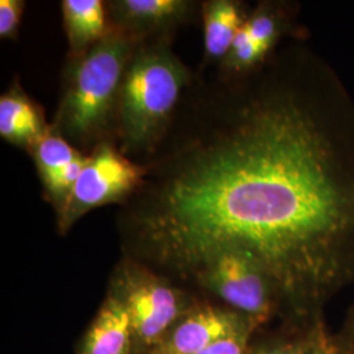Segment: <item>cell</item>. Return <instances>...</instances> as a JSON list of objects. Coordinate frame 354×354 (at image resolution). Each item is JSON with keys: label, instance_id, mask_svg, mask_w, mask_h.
Listing matches in <instances>:
<instances>
[{"label": "cell", "instance_id": "obj_15", "mask_svg": "<svg viewBox=\"0 0 354 354\" xmlns=\"http://www.w3.org/2000/svg\"><path fill=\"white\" fill-rule=\"evenodd\" d=\"M323 324L324 320H319L314 324L306 326L294 336L264 342L252 351H248V354H310Z\"/></svg>", "mask_w": 354, "mask_h": 354}, {"label": "cell", "instance_id": "obj_12", "mask_svg": "<svg viewBox=\"0 0 354 354\" xmlns=\"http://www.w3.org/2000/svg\"><path fill=\"white\" fill-rule=\"evenodd\" d=\"M298 6L291 1H260L241 26L244 35L259 48L273 54L285 38H304L297 24Z\"/></svg>", "mask_w": 354, "mask_h": 354}, {"label": "cell", "instance_id": "obj_2", "mask_svg": "<svg viewBox=\"0 0 354 354\" xmlns=\"http://www.w3.org/2000/svg\"><path fill=\"white\" fill-rule=\"evenodd\" d=\"M193 80V73L171 49L169 37L140 42L114 112L113 142L120 151L146 165L163 143Z\"/></svg>", "mask_w": 354, "mask_h": 354}, {"label": "cell", "instance_id": "obj_1", "mask_svg": "<svg viewBox=\"0 0 354 354\" xmlns=\"http://www.w3.org/2000/svg\"><path fill=\"white\" fill-rule=\"evenodd\" d=\"M121 225L178 274L251 256L279 310L313 324L354 283V99L304 38L244 74L194 77Z\"/></svg>", "mask_w": 354, "mask_h": 354}, {"label": "cell", "instance_id": "obj_16", "mask_svg": "<svg viewBox=\"0 0 354 354\" xmlns=\"http://www.w3.org/2000/svg\"><path fill=\"white\" fill-rule=\"evenodd\" d=\"M26 1L23 0H1L0 1V38L15 39L17 37Z\"/></svg>", "mask_w": 354, "mask_h": 354}, {"label": "cell", "instance_id": "obj_11", "mask_svg": "<svg viewBox=\"0 0 354 354\" xmlns=\"http://www.w3.org/2000/svg\"><path fill=\"white\" fill-rule=\"evenodd\" d=\"M133 329L127 308L113 294L108 295L91 323L79 354H130Z\"/></svg>", "mask_w": 354, "mask_h": 354}, {"label": "cell", "instance_id": "obj_3", "mask_svg": "<svg viewBox=\"0 0 354 354\" xmlns=\"http://www.w3.org/2000/svg\"><path fill=\"white\" fill-rule=\"evenodd\" d=\"M140 42L111 28L86 54L70 58L50 125L83 153L113 142L114 112L127 64Z\"/></svg>", "mask_w": 354, "mask_h": 354}, {"label": "cell", "instance_id": "obj_14", "mask_svg": "<svg viewBox=\"0 0 354 354\" xmlns=\"http://www.w3.org/2000/svg\"><path fill=\"white\" fill-rule=\"evenodd\" d=\"M29 153L35 160L39 180L59 172L83 155V152L64 140L51 125L48 133L30 149Z\"/></svg>", "mask_w": 354, "mask_h": 354}, {"label": "cell", "instance_id": "obj_4", "mask_svg": "<svg viewBox=\"0 0 354 354\" xmlns=\"http://www.w3.org/2000/svg\"><path fill=\"white\" fill-rule=\"evenodd\" d=\"M109 292L127 308L133 329V348L138 352H151L189 311L183 291L133 259L117 266Z\"/></svg>", "mask_w": 354, "mask_h": 354}, {"label": "cell", "instance_id": "obj_5", "mask_svg": "<svg viewBox=\"0 0 354 354\" xmlns=\"http://www.w3.org/2000/svg\"><path fill=\"white\" fill-rule=\"evenodd\" d=\"M149 165L137 163L120 151L112 140L102 142L87 155L86 165L57 213V230L68 232L84 215L105 205L122 203L140 189Z\"/></svg>", "mask_w": 354, "mask_h": 354}, {"label": "cell", "instance_id": "obj_10", "mask_svg": "<svg viewBox=\"0 0 354 354\" xmlns=\"http://www.w3.org/2000/svg\"><path fill=\"white\" fill-rule=\"evenodd\" d=\"M250 10L241 0H209L203 4V64H222Z\"/></svg>", "mask_w": 354, "mask_h": 354}, {"label": "cell", "instance_id": "obj_17", "mask_svg": "<svg viewBox=\"0 0 354 354\" xmlns=\"http://www.w3.org/2000/svg\"><path fill=\"white\" fill-rule=\"evenodd\" d=\"M253 330L256 329H247L241 333L228 336L226 339L215 342L198 354H248V342Z\"/></svg>", "mask_w": 354, "mask_h": 354}, {"label": "cell", "instance_id": "obj_9", "mask_svg": "<svg viewBox=\"0 0 354 354\" xmlns=\"http://www.w3.org/2000/svg\"><path fill=\"white\" fill-rule=\"evenodd\" d=\"M49 127L39 104L26 95L19 80H13L0 96V137L29 152Z\"/></svg>", "mask_w": 354, "mask_h": 354}, {"label": "cell", "instance_id": "obj_20", "mask_svg": "<svg viewBox=\"0 0 354 354\" xmlns=\"http://www.w3.org/2000/svg\"><path fill=\"white\" fill-rule=\"evenodd\" d=\"M149 354H168V353H155V352H150Z\"/></svg>", "mask_w": 354, "mask_h": 354}, {"label": "cell", "instance_id": "obj_13", "mask_svg": "<svg viewBox=\"0 0 354 354\" xmlns=\"http://www.w3.org/2000/svg\"><path fill=\"white\" fill-rule=\"evenodd\" d=\"M70 58H77L111 32L108 10L102 0H64L61 4Z\"/></svg>", "mask_w": 354, "mask_h": 354}, {"label": "cell", "instance_id": "obj_8", "mask_svg": "<svg viewBox=\"0 0 354 354\" xmlns=\"http://www.w3.org/2000/svg\"><path fill=\"white\" fill-rule=\"evenodd\" d=\"M188 0H114L106 3L111 28L137 42L171 37L194 11Z\"/></svg>", "mask_w": 354, "mask_h": 354}, {"label": "cell", "instance_id": "obj_21", "mask_svg": "<svg viewBox=\"0 0 354 354\" xmlns=\"http://www.w3.org/2000/svg\"><path fill=\"white\" fill-rule=\"evenodd\" d=\"M346 353H348V352H346ZM348 354H349V353H348Z\"/></svg>", "mask_w": 354, "mask_h": 354}, {"label": "cell", "instance_id": "obj_7", "mask_svg": "<svg viewBox=\"0 0 354 354\" xmlns=\"http://www.w3.org/2000/svg\"><path fill=\"white\" fill-rule=\"evenodd\" d=\"M257 328L251 319L228 307L203 306L190 310L181 317L151 352L198 354L228 336Z\"/></svg>", "mask_w": 354, "mask_h": 354}, {"label": "cell", "instance_id": "obj_6", "mask_svg": "<svg viewBox=\"0 0 354 354\" xmlns=\"http://www.w3.org/2000/svg\"><path fill=\"white\" fill-rule=\"evenodd\" d=\"M190 277L259 327L279 310V295L264 268L239 251L218 252L196 266Z\"/></svg>", "mask_w": 354, "mask_h": 354}, {"label": "cell", "instance_id": "obj_19", "mask_svg": "<svg viewBox=\"0 0 354 354\" xmlns=\"http://www.w3.org/2000/svg\"><path fill=\"white\" fill-rule=\"evenodd\" d=\"M344 349L349 354H354V306L351 308L342 333L337 336Z\"/></svg>", "mask_w": 354, "mask_h": 354}, {"label": "cell", "instance_id": "obj_18", "mask_svg": "<svg viewBox=\"0 0 354 354\" xmlns=\"http://www.w3.org/2000/svg\"><path fill=\"white\" fill-rule=\"evenodd\" d=\"M310 354H348L344 349L342 342H339L337 336H332L329 333L326 324L320 328V332L317 335L315 345L313 346Z\"/></svg>", "mask_w": 354, "mask_h": 354}]
</instances>
